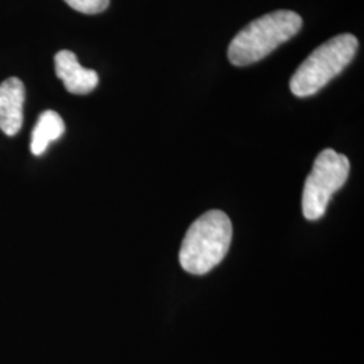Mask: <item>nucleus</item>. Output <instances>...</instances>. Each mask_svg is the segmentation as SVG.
<instances>
[{"label": "nucleus", "mask_w": 364, "mask_h": 364, "mask_svg": "<svg viewBox=\"0 0 364 364\" xmlns=\"http://www.w3.org/2000/svg\"><path fill=\"white\" fill-rule=\"evenodd\" d=\"M350 169L348 158L332 149L318 154L302 193V213L308 220H318L326 213L332 196L347 181Z\"/></svg>", "instance_id": "obj_4"}, {"label": "nucleus", "mask_w": 364, "mask_h": 364, "mask_svg": "<svg viewBox=\"0 0 364 364\" xmlns=\"http://www.w3.org/2000/svg\"><path fill=\"white\" fill-rule=\"evenodd\" d=\"M358 46V38L348 33L320 45L290 78L291 93L297 97H308L324 88L351 64Z\"/></svg>", "instance_id": "obj_3"}, {"label": "nucleus", "mask_w": 364, "mask_h": 364, "mask_svg": "<svg viewBox=\"0 0 364 364\" xmlns=\"http://www.w3.org/2000/svg\"><path fill=\"white\" fill-rule=\"evenodd\" d=\"M73 10L78 13L93 14L103 13L109 6V0H64Z\"/></svg>", "instance_id": "obj_8"}, {"label": "nucleus", "mask_w": 364, "mask_h": 364, "mask_svg": "<svg viewBox=\"0 0 364 364\" xmlns=\"http://www.w3.org/2000/svg\"><path fill=\"white\" fill-rule=\"evenodd\" d=\"M232 240V223L221 210H209L189 227L180 250L181 267L204 275L227 255Z\"/></svg>", "instance_id": "obj_1"}, {"label": "nucleus", "mask_w": 364, "mask_h": 364, "mask_svg": "<svg viewBox=\"0 0 364 364\" xmlns=\"http://www.w3.org/2000/svg\"><path fill=\"white\" fill-rule=\"evenodd\" d=\"M25 85L18 77L7 78L0 84V130L14 136L22 129Z\"/></svg>", "instance_id": "obj_5"}, {"label": "nucleus", "mask_w": 364, "mask_h": 364, "mask_svg": "<svg viewBox=\"0 0 364 364\" xmlns=\"http://www.w3.org/2000/svg\"><path fill=\"white\" fill-rule=\"evenodd\" d=\"M57 77L63 80L66 91L73 95H88L99 84V76L95 70L80 65L76 54L70 50H61L54 57Z\"/></svg>", "instance_id": "obj_6"}, {"label": "nucleus", "mask_w": 364, "mask_h": 364, "mask_svg": "<svg viewBox=\"0 0 364 364\" xmlns=\"http://www.w3.org/2000/svg\"><path fill=\"white\" fill-rule=\"evenodd\" d=\"M65 132V123L63 117L54 111H45L38 117V122L31 134V153L42 156L48 146L60 139Z\"/></svg>", "instance_id": "obj_7"}, {"label": "nucleus", "mask_w": 364, "mask_h": 364, "mask_svg": "<svg viewBox=\"0 0 364 364\" xmlns=\"http://www.w3.org/2000/svg\"><path fill=\"white\" fill-rule=\"evenodd\" d=\"M302 18L290 10L266 14L242 28L228 46V60L235 66L255 64L294 37Z\"/></svg>", "instance_id": "obj_2"}]
</instances>
